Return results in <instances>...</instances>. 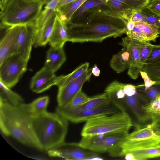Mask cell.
<instances>
[{
	"mask_svg": "<svg viewBox=\"0 0 160 160\" xmlns=\"http://www.w3.org/2000/svg\"><path fill=\"white\" fill-rule=\"evenodd\" d=\"M156 84L146 90L144 88H140L137 90L138 96L142 102L148 103L156 99L160 95V81H156Z\"/></svg>",
	"mask_w": 160,
	"mask_h": 160,
	"instance_id": "cell-27",
	"label": "cell"
},
{
	"mask_svg": "<svg viewBox=\"0 0 160 160\" xmlns=\"http://www.w3.org/2000/svg\"><path fill=\"white\" fill-rule=\"evenodd\" d=\"M109 98L122 111L128 114L132 121L134 118L142 123L151 120L150 116L142 108V101L137 92L132 96L125 94L121 98Z\"/></svg>",
	"mask_w": 160,
	"mask_h": 160,
	"instance_id": "cell-10",
	"label": "cell"
},
{
	"mask_svg": "<svg viewBox=\"0 0 160 160\" xmlns=\"http://www.w3.org/2000/svg\"><path fill=\"white\" fill-rule=\"evenodd\" d=\"M159 58H160V45H154L150 55L145 62V64L150 63Z\"/></svg>",
	"mask_w": 160,
	"mask_h": 160,
	"instance_id": "cell-37",
	"label": "cell"
},
{
	"mask_svg": "<svg viewBox=\"0 0 160 160\" xmlns=\"http://www.w3.org/2000/svg\"><path fill=\"white\" fill-rule=\"evenodd\" d=\"M47 152L50 157L60 158L67 160H84L98 158V153L84 148L79 143L64 142L49 150Z\"/></svg>",
	"mask_w": 160,
	"mask_h": 160,
	"instance_id": "cell-9",
	"label": "cell"
},
{
	"mask_svg": "<svg viewBox=\"0 0 160 160\" xmlns=\"http://www.w3.org/2000/svg\"><path fill=\"white\" fill-rule=\"evenodd\" d=\"M89 98L82 90L67 104L62 106H58L56 108L55 111H68L74 109L86 102Z\"/></svg>",
	"mask_w": 160,
	"mask_h": 160,
	"instance_id": "cell-30",
	"label": "cell"
},
{
	"mask_svg": "<svg viewBox=\"0 0 160 160\" xmlns=\"http://www.w3.org/2000/svg\"><path fill=\"white\" fill-rule=\"evenodd\" d=\"M159 21H160V19H159Z\"/></svg>",
	"mask_w": 160,
	"mask_h": 160,
	"instance_id": "cell-52",
	"label": "cell"
},
{
	"mask_svg": "<svg viewBox=\"0 0 160 160\" xmlns=\"http://www.w3.org/2000/svg\"><path fill=\"white\" fill-rule=\"evenodd\" d=\"M129 65V54L126 48H122L118 53L114 55L110 61L111 68L117 73L123 72Z\"/></svg>",
	"mask_w": 160,
	"mask_h": 160,
	"instance_id": "cell-24",
	"label": "cell"
},
{
	"mask_svg": "<svg viewBox=\"0 0 160 160\" xmlns=\"http://www.w3.org/2000/svg\"><path fill=\"white\" fill-rule=\"evenodd\" d=\"M146 8L160 18V0H151Z\"/></svg>",
	"mask_w": 160,
	"mask_h": 160,
	"instance_id": "cell-38",
	"label": "cell"
},
{
	"mask_svg": "<svg viewBox=\"0 0 160 160\" xmlns=\"http://www.w3.org/2000/svg\"><path fill=\"white\" fill-rule=\"evenodd\" d=\"M156 99H157L158 101L160 102V95L158 96Z\"/></svg>",
	"mask_w": 160,
	"mask_h": 160,
	"instance_id": "cell-49",
	"label": "cell"
},
{
	"mask_svg": "<svg viewBox=\"0 0 160 160\" xmlns=\"http://www.w3.org/2000/svg\"><path fill=\"white\" fill-rule=\"evenodd\" d=\"M58 15L56 9L49 18L43 28L39 31H37L33 46L38 47L44 46L49 43L54 24Z\"/></svg>",
	"mask_w": 160,
	"mask_h": 160,
	"instance_id": "cell-21",
	"label": "cell"
},
{
	"mask_svg": "<svg viewBox=\"0 0 160 160\" xmlns=\"http://www.w3.org/2000/svg\"><path fill=\"white\" fill-rule=\"evenodd\" d=\"M66 60L63 47L50 46L47 52L44 66L55 72Z\"/></svg>",
	"mask_w": 160,
	"mask_h": 160,
	"instance_id": "cell-19",
	"label": "cell"
},
{
	"mask_svg": "<svg viewBox=\"0 0 160 160\" xmlns=\"http://www.w3.org/2000/svg\"><path fill=\"white\" fill-rule=\"evenodd\" d=\"M126 160H135V158L133 155L131 153L126 154L124 156Z\"/></svg>",
	"mask_w": 160,
	"mask_h": 160,
	"instance_id": "cell-48",
	"label": "cell"
},
{
	"mask_svg": "<svg viewBox=\"0 0 160 160\" xmlns=\"http://www.w3.org/2000/svg\"><path fill=\"white\" fill-rule=\"evenodd\" d=\"M0 97L7 100L12 105L19 106L24 103L22 98L19 94L11 90L0 82Z\"/></svg>",
	"mask_w": 160,
	"mask_h": 160,
	"instance_id": "cell-28",
	"label": "cell"
},
{
	"mask_svg": "<svg viewBox=\"0 0 160 160\" xmlns=\"http://www.w3.org/2000/svg\"><path fill=\"white\" fill-rule=\"evenodd\" d=\"M68 32L66 24L58 16L49 41L50 46L57 48L63 47L68 41Z\"/></svg>",
	"mask_w": 160,
	"mask_h": 160,
	"instance_id": "cell-20",
	"label": "cell"
},
{
	"mask_svg": "<svg viewBox=\"0 0 160 160\" xmlns=\"http://www.w3.org/2000/svg\"><path fill=\"white\" fill-rule=\"evenodd\" d=\"M128 134V132H119L82 137L79 143L84 148L97 153L121 157L122 145Z\"/></svg>",
	"mask_w": 160,
	"mask_h": 160,
	"instance_id": "cell-6",
	"label": "cell"
},
{
	"mask_svg": "<svg viewBox=\"0 0 160 160\" xmlns=\"http://www.w3.org/2000/svg\"><path fill=\"white\" fill-rule=\"evenodd\" d=\"M120 111H122L110 100L108 102L96 108L67 114L63 117L68 121L78 123L86 121L99 116L113 114Z\"/></svg>",
	"mask_w": 160,
	"mask_h": 160,
	"instance_id": "cell-13",
	"label": "cell"
},
{
	"mask_svg": "<svg viewBox=\"0 0 160 160\" xmlns=\"http://www.w3.org/2000/svg\"><path fill=\"white\" fill-rule=\"evenodd\" d=\"M159 144H160V131L152 128L149 124L129 133L122 145L121 151L142 148Z\"/></svg>",
	"mask_w": 160,
	"mask_h": 160,
	"instance_id": "cell-8",
	"label": "cell"
},
{
	"mask_svg": "<svg viewBox=\"0 0 160 160\" xmlns=\"http://www.w3.org/2000/svg\"><path fill=\"white\" fill-rule=\"evenodd\" d=\"M28 0V1H33V0Z\"/></svg>",
	"mask_w": 160,
	"mask_h": 160,
	"instance_id": "cell-50",
	"label": "cell"
},
{
	"mask_svg": "<svg viewBox=\"0 0 160 160\" xmlns=\"http://www.w3.org/2000/svg\"><path fill=\"white\" fill-rule=\"evenodd\" d=\"M10 0H0V12H2Z\"/></svg>",
	"mask_w": 160,
	"mask_h": 160,
	"instance_id": "cell-47",
	"label": "cell"
},
{
	"mask_svg": "<svg viewBox=\"0 0 160 160\" xmlns=\"http://www.w3.org/2000/svg\"><path fill=\"white\" fill-rule=\"evenodd\" d=\"M131 153L135 160H145L160 157V144L144 148L122 150L121 157Z\"/></svg>",
	"mask_w": 160,
	"mask_h": 160,
	"instance_id": "cell-23",
	"label": "cell"
},
{
	"mask_svg": "<svg viewBox=\"0 0 160 160\" xmlns=\"http://www.w3.org/2000/svg\"><path fill=\"white\" fill-rule=\"evenodd\" d=\"M68 121L56 112L47 111L32 116V128L41 151L47 152L64 142L68 131Z\"/></svg>",
	"mask_w": 160,
	"mask_h": 160,
	"instance_id": "cell-3",
	"label": "cell"
},
{
	"mask_svg": "<svg viewBox=\"0 0 160 160\" xmlns=\"http://www.w3.org/2000/svg\"><path fill=\"white\" fill-rule=\"evenodd\" d=\"M37 29L34 23L21 25L15 46L14 53L20 54L28 61L33 46Z\"/></svg>",
	"mask_w": 160,
	"mask_h": 160,
	"instance_id": "cell-12",
	"label": "cell"
},
{
	"mask_svg": "<svg viewBox=\"0 0 160 160\" xmlns=\"http://www.w3.org/2000/svg\"><path fill=\"white\" fill-rule=\"evenodd\" d=\"M106 2V0H87L74 13L66 23L81 24L85 21L88 16L94 10L98 9L110 10Z\"/></svg>",
	"mask_w": 160,
	"mask_h": 160,
	"instance_id": "cell-18",
	"label": "cell"
},
{
	"mask_svg": "<svg viewBox=\"0 0 160 160\" xmlns=\"http://www.w3.org/2000/svg\"><path fill=\"white\" fill-rule=\"evenodd\" d=\"M127 23L109 10H96L81 24L66 23L68 41L101 42L108 38H115L126 33Z\"/></svg>",
	"mask_w": 160,
	"mask_h": 160,
	"instance_id": "cell-1",
	"label": "cell"
},
{
	"mask_svg": "<svg viewBox=\"0 0 160 160\" xmlns=\"http://www.w3.org/2000/svg\"><path fill=\"white\" fill-rule=\"evenodd\" d=\"M92 72L94 76L96 77L99 76L100 74V70L96 65H95L92 69Z\"/></svg>",
	"mask_w": 160,
	"mask_h": 160,
	"instance_id": "cell-46",
	"label": "cell"
},
{
	"mask_svg": "<svg viewBox=\"0 0 160 160\" xmlns=\"http://www.w3.org/2000/svg\"><path fill=\"white\" fill-rule=\"evenodd\" d=\"M152 122L150 124L152 128L160 131V114L151 117Z\"/></svg>",
	"mask_w": 160,
	"mask_h": 160,
	"instance_id": "cell-41",
	"label": "cell"
},
{
	"mask_svg": "<svg viewBox=\"0 0 160 160\" xmlns=\"http://www.w3.org/2000/svg\"><path fill=\"white\" fill-rule=\"evenodd\" d=\"M159 22H160V21L159 20Z\"/></svg>",
	"mask_w": 160,
	"mask_h": 160,
	"instance_id": "cell-51",
	"label": "cell"
},
{
	"mask_svg": "<svg viewBox=\"0 0 160 160\" xmlns=\"http://www.w3.org/2000/svg\"><path fill=\"white\" fill-rule=\"evenodd\" d=\"M123 89L125 94L129 96L134 95L137 93L136 87L131 84H125Z\"/></svg>",
	"mask_w": 160,
	"mask_h": 160,
	"instance_id": "cell-40",
	"label": "cell"
},
{
	"mask_svg": "<svg viewBox=\"0 0 160 160\" xmlns=\"http://www.w3.org/2000/svg\"><path fill=\"white\" fill-rule=\"evenodd\" d=\"M75 0H61L57 4L56 9L69 4Z\"/></svg>",
	"mask_w": 160,
	"mask_h": 160,
	"instance_id": "cell-44",
	"label": "cell"
},
{
	"mask_svg": "<svg viewBox=\"0 0 160 160\" xmlns=\"http://www.w3.org/2000/svg\"><path fill=\"white\" fill-rule=\"evenodd\" d=\"M28 61L14 53L0 63V82L11 88L19 81L27 70Z\"/></svg>",
	"mask_w": 160,
	"mask_h": 160,
	"instance_id": "cell-7",
	"label": "cell"
},
{
	"mask_svg": "<svg viewBox=\"0 0 160 160\" xmlns=\"http://www.w3.org/2000/svg\"><path fill=\"white\" fill-rule=\"evenodd\" d=\"M21 25L8 27L0 42V63L13 54Z\"/></svg>",
	"mask_w": 160,
	"mask_h": 160,
	"instance_id": "cell-17",
	"label": "cell"
},
{
	"mask_svg": "<svg viewBox=\"0 0 160 160\" xmlns=\"http://www.w3.org/2000/svg\"><path fill=\"white\" fill-rule=\"evenodd\" d=\"M44 5L42 0H10L0 12V28L35 24Z\"/></svg>",
	"mask_w": 160,
	"mask_h": 160,
	"instance_id": "cell-4",
	"label": "cell"
},
{
	"mask_svg": "<svg viewBox=\"0 0 160 160\" xmlns=\"http://www.w3.org/2000/svg\"><path fill=\"white\" fill-rule=\"evenodd\" d=\"M110 100L108 93L105 92L101 94L89 97L85 103L77 108L68 111H55L63 116L67 114L91 109L108 102Z\"/></svg>",
	"mask_w": 160,
	"mask_h": 160,
	"instance_id": "cell-22",
	"label": "cell"
},
{
	"mask_svg": "<svg viewBox=\"0 0 160 160\" xmlns=\"http://www.w3.org/2000/svg\"><path fill=\"white\" fill-rule=\"evenodd\" d=\"M32 116L28 104L14 106L0 97V129L2 133L41 151L32 128Z\"/></svg>",
	"mask_w": 160,
	"mask_h": 160,
	"instance_id": "cell-2",
	"label": "cell"
},
{
	"mask_svg": "<svg viewBox=\"0 0 160 160\" xmlns=\"http://www.w3.org/2000/svg\"><path fill=\"white\" fill-rule=\"evenodd\" d=\"M140 12L144 17L147 23L154 27L158 31L160 35V18L151 12L146 7Z\"/></svg>",
	"mask_w": 160,
	"mask_h": 160,
	"instance_id": "cell-32",
	"label": "cell"
},
{
	"mask_svg": "<svg viewBox=\"0 0 160 160\" xmlns=\"http://www.w3.org/2000/svg\"><path fill=\"white\" fill-rule=\"evenodd\" d=\"M44 2V8L56 9V6L61 0H43Z\"/></svg>",
	"mask_w": 160,
	"mask_h": 160,
	"instance_id": "cell-43",
	"label": "cell"
},
{
	"mask_svg": "<svg viewBox=\"0 0 160 160\" xmlns=\"http://www.w3.org/2000/svg\"><path fill=\"white\" fill-rule=\"evenodd\" d=\"M140 74L144 80V89L146 90L151 87L155 85L157 81L152 80L146 72L140 71Z\"/></svg>",
	"mask_w": 160,
	"mask_h": 160,
	"instance_id": "cell-39",
	"label": "cell"
},
{
	"mask_svg": "<svg viewBox=\"0 0 160 160\" xmlns=\"http://www.w3.org/2000/svg\"><path fill=\"white\" fill-rule=\"evenodd\" d=\"M92 69H88L80 76L66 85L58 88L57 96L58 106L68 104L81 90L84 83L89 80Z\"/></svg>",
	"mask_w": 160,
	"mask_h": 160,
	"instance_id": "cell-14",
	"label": "cell"
},
{
	"mask_svg": "<svg viewBox=\"0 0 160 160\" xmlns=\"http://www.w3.org/2000/svg\"><path fill=\"white\" fill-rule=\"evenodd\" d=\"M88 0H75L56 9L59 18L65 23L70 20L74 13Z\"/></svg>",
	"mask_w": 160,
	"mask_h": 160,
	"instance_id": "cell-25",
	"label": "cell"
},
{
	"mask_svg": "<svg viewBox=\"0 0 160 160\" xmlns=\"http://www.w3.org/2000/svg\"><path fill=\"white\" fill-rule=\"evenodd\" d=\"M55 73L44 66L32 78L30 83L31 90L38 93L56 85L58 76Z\"/></svg>",
	"mask_w": 160,
	"mask_h": 160,
	"instance_id": "cell-16",
	"label": "cell"
},
{
	"mask_svg": "<svg viewBox=\"0 0 160 160\" xmlns=\"http://www.w3.org/2000/svg\"><path fill=\"white\" fill-rule=\"evenodd\" d=\"M142 108L150 117L160 114V102L157 99L148 103L143 105Z\"/></svg>",
	"mask_w": 160,
	"mask_h": 160,
	"instance_id": "cell-35",
	"label": "cell"
},
{
	"mask_svg": "<svg viewBox=\"0 0 160 160\" xmlns=\"http://www.w3.org/2000/svg\"><path fill=\"white\" fill-rule=\"evenodd\" d=\"M135 24L139 26L146 35L148 42H155L160 34L157 29L149 24L145 22H137Z\"/></svg>",
	"mask_w": 160,
	"mask_h": 160,
	"instance_id": "cell-31",
	"label": "cell"
},
{
	"mask_svg": "<svg viewBox=\"0 0 160 160\" xmlns=\"http://www.w3.org/2000/svg\"><path fill=\"white\" fill-rule=\"evenodd\" d=\"M151 0H106L110 11L128 22L136 12L147 7Z\"/></svg>",
	"mask_w": 160,
	"mask_h": 160,
	"instance_id": "cell-11",
	"label": "cell"
},
{
	"mask_svg": "<svg viewBox=\"0 0 160 160\" xmlns=\"http://www.w3.org/2000/svg\"><path fill=\"white\" fill-rule=\"evenodd\" d=\"M143 42L131 39L126 36L119 44L125 47L129 54V65L128 74L131 78L136 79L142 67L140 62V49Z\"/></svg>",
	"mask_w": 160,
	"mask_h": 160,
	"instance_id": "cell-15",
	"label": "cell"
},
{
	"mask_svg": "<svg viewBox=\"0 0 160 160\" xmlns=\"http://www.w3.org/2000/svg\"><path fill=\"white\" fill-rule=\"evenodd\" d=\"M56 9L44 8L42 10L37 17L35 24L37 31L41 30L45 23Z\"/></svg>",
	"mask_w": 160,
	"mask_h": 160,
	"instance_id": "cell-33",
	"label": "cell"
},
{
	"mask_svg": "<svg viewBox=\"0 0 160 160\" xmlns=\"http://www.w3.org/2000/svg\"><path fill=\"white\" fill-rule=\"evenodd\" d=\"M135 25V23L131 19L127 24L126 32L132 30Z\"/></svg>",
	"mask_w": 160,
	"mask_h": 160,
	"instance_id": "cell-45",
	"label": "cell"
},
{
	"mask_svg": "<svg viewBox=\"0 0 160 160\" xmlns=\"http://www.w3.org/2000/svg\"><path fill=\"white\" fill-rule=\"evenodd\" d=\"M133 125L130 116L120 111L99 116L86 121L81 132L82 137L119 132H128Z\"/></svg>",
	"mask_w": 160,
	"mask_h": 160,
	"instance_id": "cell-5",
	"label": "cell"
},
{
	"mask_svg": "<svg viewBox=\"0 0 160 160\" xmlns=\"http://www.w3.org/2000/svg\"><path fill=\"white\" fill-rule=\"evenodd\" d=\"M49 101L48 96L39 97L28 104V110L32 116L42 114L47 111L46 108Z\"/></svg>",
	"mask_w": 160,
	"mask_h": 160,
	"instance_id": "cell-29",
	"label": "cell"
},
{
	"mask_svg": "<svg viewBox=\"0 0 160 160\" xmlns=\"http://www.w3.org/2000/svg\"><path fill=\"white\" fill-rule=\"evenodd\" d=\"M154 45L149 42H143L140 49V62L143 67L149 56Z\"/></svg>",
	"mask_w": 160,
	"mask_h": 160,
	"instance_id": "cell-36",
	"label": "cell"
},
{
	"mask_svg": "<svg viewBox=\"0 0 160 160\" xmlns=\"http://www.w3.org/2000/svg\"><path fill=\"white\" fill-rule=\"evenodd\" d=\"M89 63L86 62L81 65L70 73L58 76L56 85L58 88L63 86L76 79L89 69Z\"/></svg>",
	"mask_w": 160,
	"mask_h": 160,
	"instance_id": "cell-26",
	"label": "cell"
},
{
	"mask_svg": "<svg viewBox=\"0 0 160 160\" xmlns=\"http://www.w3.org/2000/svg\"><path fill=\"white\" fill-rule=\"evenodd\" d=\"M131 19L135 23H147L144 17L140 11L134 13Z\"/></svg>",
	"mask_w": 160,
	"mask_h": 160,
	"instance_id": "cell-42",
	"label": "cell"
},
{
	"mask_svg": "<svg viewBox=\"0 0 160 160\" xmlns=\"http://www.w3.org/2000/svg\"><path fill=\"white\" fill-rule=\"evenodd\" d=\"M125 34L131 39L140 42H148L147 37L142 29L135 24L133 30L126 32Z\"/></svg>",
	"mask_w": 160,
	"mask_h": 160,
	"instance_id": "cell-34",
	"label": "cell"
}]
</instances>
